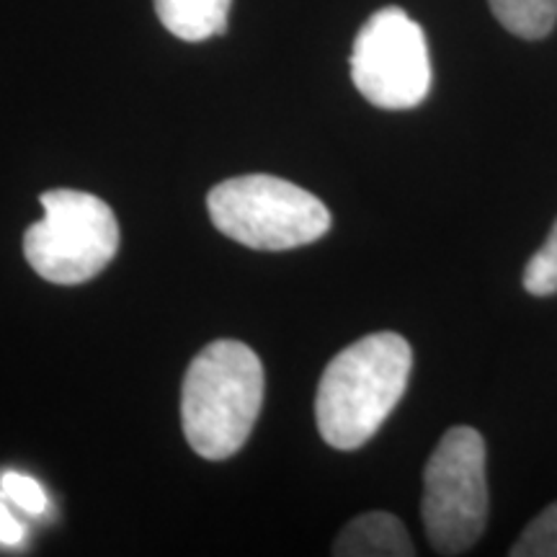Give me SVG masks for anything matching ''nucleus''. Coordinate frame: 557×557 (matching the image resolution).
Here are the masks:
<instances>
[{"label": "nucleus", "instance_id": "f257e3e1", "mask_svg": "<svg viewBox=\"0 0 557 557\" xmlns=\"http://www.w3.org/2000/svg\"><path fill=\"white\" fill-rule=\"evenodd\" d=\"M413 351L398 333L354 341L325 367L318 385V431L333 449H359L382 429L406 395Z\"/></svg>", "mask_w": 557, "mask_h": 557}, {"label": "nucleus", "instance_id": "f03ea898", "mask_svg": "<svg viewBox=\"0 0 557 557\" xmlns=\"http://www.w3.org/2000/svg\"><path fill=\"white\" fill-rule=\"evenodd\" d=\"M263 406V364L240 341H212L194 357L181 389V421L199 457L230 459L246 447Z\"/></svg>", "mask_w": 557, "mask_h": 557}, {"label": "nucleus", "instance_id": "7ed1b4c3", "mask_svg": "<svg viewBox=\"0 0 557 557\" xmlns=\"http://www.w3.org/2000/svg\"><path fill=\"white\" fill-rule=\"evenodd\" d=\"M207 209L222 235L253 250L310 246L331 230L329 207L315 194L267 173L222 181Z\"/></svg>", "mask_w": 557, "mask_h": 557}, {"label": "nucleus", "instance_id": "20e7f679", "mask_svg": "<svg viewBox=\"0 0 557 557\" xmlns=\"http://www.w3.org/2000/svg\"><path fill=\"white\" fill-rule=\"evenodd\" d=\"M41 207L45 218L24 235L29 267L52 284H83L99 276L120 250L114 209L75 189L45 191Z\"/></svg>", "mask_w": 557, "mask_h": 557}, {"label": "nucleus", "instance_id": "39448f33", "mask_svg": "<svg viewBox=\"0 0 557 557\" xmlns=\"http://www.w3.org/2000/svg\"><path fill=\"white\" fill-rule=\"evenodd\" d=\"M421 517L438 555H462L483 537L487 478L480 431L455 426L436 444L423 470Z\"/></svg>", "mask_w": 557, "mask_h": 557}, {"label": "nucleus", "instance_id": "423d86ee", "mask_svg": "<svg viewBox=\"0 0 557 557\" xmlns=\"http://www.w3.org/2000/svg\"><path fill=\"white\" fill-rule=\"evenodd\" d=\"M351 81L372 107L416 109L431 90L426 34L403 9L377 11L354 39Z\"/></svg>", "mask_w": 557, "mask_h": 557}, {"label": "nucleus", "instance_id": "0eeeda50", "mask_svg": "<svg viewBox=\"0 0 557 557\" xmlns=\"http://www.w3.org/2000/svg\"><path fill=\"white\" fill-rule=\"evenodd\" d=\"M333 555L344 557H410L416 555L406 527L398 517L385 511H372L348 521L338 540L333 542Z\"/></svg>", "mask_w": 557, "mask_h": 557}, {"label": "nucleus", "instance_id": "6e6552de", "mask_svg": "<svg viewBox=\"0 0 557 557\" xmlns=\"http://www.w3.org/2000/svg\"><path fill=\"white\" fill-rule=\"evenodd\" d=\"M233 0H156L160 24L184 41H205L227 29Z\"/></svg>", "mask_w": 557, "mask_h": 557}, {"label": "nucleus", "instance_id": "1a4fd4ad", "mask_svg": "<svg viewBox=\"0 0 557 557\" xmlns=\"http://www.w3.org/2000/svg\"><path fill=\"white\" fill-rule=\"evenodd\" d=\"M506 32L521 39H542L557 24V0H487Z\"/></svg>", "mask_w": 557, "mask_h": 557}, {"label": "nucleus", "instance_id": "9d476101", "mask_svg": "<svg viewBox=\"0 0 557 557\" xmlns=\"http://www.w3.org/2000/svg\"><path fill=\"white\" fill-rule=\"evenodd\" d=\"M513 557H557V500L529 524L511 547Z\"/></svg>", "mask_w": 557, "mask_h": 557}, {"label": "nucleus", "instance_id": "9b49d317", "mask_svg": "<svg viewBox=\"0 0 557 557\" xmlns=\"http://www.w3.org/2000/svg\"><path fill=\"white\" fill-rule=\"evenodd\" d=\"M524 289L534 297H549L557 292V220L549 230L545 246L527 263Z\"/></svg>", "mask_w": 557, "mask_h": 557}, {"label": "nucleus", "instance_id": "f8f14e48", "mask_svg": "<svg viewBox=\"0 0 557 557\" xmlns=\"http://www.w3.org/2000/svg\"><path fill=\"white\" fill-rule=\"evenodd\" d=\"M0 493H3L5 500H11V504H16L18 508H24V511L32 513V517H39V513H45L47 508L45 487H41L34 478L21 475V472H13V470L3 472V478H0Z\"/></svg>", "mask_w": 557, "mask_h": 557}, {"label": "nucleus", "instance_id": "ddd939ff", "mask_svg": "<svg viewBox=\"0 0 557 557\" xmlns=\"http://www.w3.org/2000/svg\"><path fill=\"white\" fill-rule=\"evenodd\" d=\"M21 540H24V527H21V521L13 517L9 508L0 504V545L16 547L21 545Z\"/></svg>", "mask_w": 557, "mask_h": 557}]
</instances>
